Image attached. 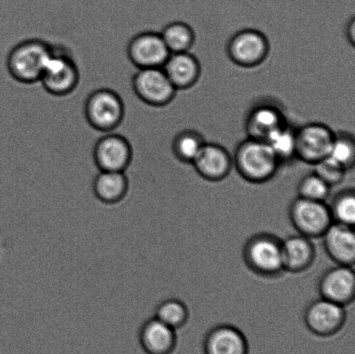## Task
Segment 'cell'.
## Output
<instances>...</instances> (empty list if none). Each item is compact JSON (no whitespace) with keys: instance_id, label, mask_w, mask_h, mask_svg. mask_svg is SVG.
I'll use <instances>...</instances> for the list:
<instances>
[{"instance_id":"obj_20","label":"cell","mask_w":355,"mask_h":354,"mask_svg":"<svg viewBox=\"0 0 355 354\" xmlns=\"http://www.w3.org/2000/svg\"><path fill=\"white\" fill-rule=\"evenodd\" d=\"M162 69L177 90L195 85L201 73L200 62L189 51L170 54Z\"/></svg>"},{"instance_id":"obj_5","label":"cell","mask_w":355,"mask_h":354,"mask_svg":"<svg viewBox=\"0 0 355 354\" xmlns=\"http://www.w3.org/2000/svg\"><path fill=\"white\" fill-rule=\"evenodd\" d=\"M85 114L87 121L94 130L110 133L123 123V100L112 89H96L86 100Z\"/></svg>"},{"instance_id":"obj_12","label":"cell","mask_w":355,"mask_h":354,"mask_svg":"<svg viewBox=\"0 0 355 354\" xmlns=\"http://www.w3.org/2000/svg\"><path fill=\"white\" fill-rule=\"evenodd\" d=\"M93 158L99 171L126 172L133 159V149L123 135L107 134L97 141Z\"/></svg>"},{"instance_id":"obj_16","label":"cell","mask_w":355,"mask_h":354,"mask_svg":"<svg viewBox=\"0 0 355 354\" xmlns=\"http://www.w3.org/2000/svg\"><path fill=\"white\" fill-rule=\"evenodd\" d=\"M322 238L327 254L336 265L354 266L355 263L354 227L333 223Z\"/></svg>"},{"instance_id":"obj_1","label":"cell","mask_w":355,"mask_h":354,"mask_svg":"<svg viewBox=\"0 0 355 354\" xmlns=\"http://www.w3.org/2000/svg\"><path fill=\"white\" fill-rule=\"evenodd\" d=\"M232 161L239 175L254 184L269 182L281 166L266 141L249 137L236 145Z\"/></svg>"},{"instance_id":"obj_15","label":"cell","mask_w":355,"mask_h":354,"mask_svg":"<svg viewBox=\"0 0 355 354\" xmlns=\"http://www.w3.org/2000/svg\"><path fill=\"white\" fill-rule=\"evenodd\" d=\"M138 341L146 354H171L176 348V330L152 317L139 329Z\"/></svg>"},{"instance_id":"obj_18","label":"cell","mask_w":355,"mask_h":354,"mask_svg":"<svg viewBox=\"0 0 355 354\" xmlns=\"http://www.w3.org/2000/svg\"><path fill=\"white\" fill-rule=\"evenodd\" d=\"M204 351L205 354H248V342L238 328L220 324L205 335Z\"/></svg>"},{"instance_id":"obj_14","label":"cell","mask_w":355,"mask_h":354,"mask_svg":"<svg viewBox=\"0 0 355 354\" xmlns=\"http://www.w3.org/2000/svg\"><path fill=\"white\" fill-rule=\"evenodd\" d=\"M191 165L202 178L211 182H220L232 171V155L220 145L205 142Z\"/></svg>"},{"instance_id":"obj_24","label":"cell","mask_w":355,"mask_h":354,"mask_svg":"<svg viewBox=\"0 0 355 354\" xmlns=\"http://www.w3.org/2000/svg\"><path fill=\"white\" fill-rule=\"evenodd\" d=\"M205 141L203 136L194 130L180 132L173 139L172 149L173 154L180 161L193 164L194 159L203 148Z\"/></svg>"},{"instance_id":"obj_4","label":"cell","mask_w":355,"mask_h":354,"mask_svg":"<svg viewBox=\"0 0 355 354\" xmlns=\"http://www.w3.org/2000/svg\"><path fill=\"white\" fill-rule=\"evenodd\" d=\"M40 82L51 96L62 97L75 91L80 82V71L68 48L52 44Z\"/></svg>"},{"instance_id":"obj_8","label":"cell","mask_w":355,"mask_h":354,"mask_svg":"<svg viewBox=\"0 0 355 354\" xmlns=\"http://www.w3.org/2000/svg\"><path fill=\"white\" fill-rule=\"evenodd\" d=\"M132 87L139 99L157 107L168 105L177 92L162 68L138 69L132 79Z\"/></svg>"},{"instance_id":"obj_23","label":"cell","mask_w":355,"mask_h":354,"mask_svg":"<svg viewBox=\"0 0 355 354\" xmlns=\"http://www.w3.org/2000/svg\"><path fill=\"white\" fill-rule=\"evenodd\" d=\"M161 35L171 54L189 51L195 41L194 31L189 24L180 21L168 24Z\"/></svg>"},{"instance_id":"obj_9","label":"cell","mask_w":355,"mask_h":354,"mask_svg":"<svg viewBox=\"0 0 355 354\" xmlns=\"http://www.w3.org/2000/svg\"><path fill=\"white\" fill-rule=\"evenodd\" d=\"M336 132L328 125L309 123L295 130L297 159L314 166L328 157L331 150Z\"/></svg>"},{"instance_id":"obj_17","label":"cell","mask_w":355,"mask_h":354,"mask_svg":"<svg viewBox=\"0 0 355 354\" xmlns=\"http://www.w3.org/2000/svg\"><path fill=\"white\" fill-rule=\"evenodd\" d=\"M287 123L283 110L277 104L266 102L257 104L246 118L247 137L264 141L271 132Z\"/></svg>"},{"instance_id":"obj_13","label":"cell","mask_w":355,"mask_h":354,"mask_svg":"<svg viewBox=\"0 0 355 354\" xmlns=\"http://www.w3.org/2000/svg\"><path fill=\"white\" fill-rule=\"evenodd\" d=\"M320 297L343 307L349 306L355 297V275L353 267L336 265L326 270L318 282Z\"/></svg>"},{"instance_id":"obj_11","label":"cell","mask_w":355,"mask_h":354,"mask_svg":"<svg viewBox=\"0 0 355 354\" xmlns=\"http://www.w3.org/2000/svg\"><path fill=\"white\" fill-rule=\"evenodd\" d=\"M128 57L138 69L162 68L169 57L161 33L144 31L132 38L127 48Z\"/></svg>"},{"instance_id":"obj_25","label":"cell","mask_w":355,"mask_h":354,"mask_svg":"<svg viewBox=\"0 0 355 354\" xmlns=\"http://www.w3.org/2000/svg\"><path fill=\"white\" fill-rule=\"evenodd\" d=\"M153 317L177 330L187 324L189 311L182 301L176 298H168L162 301L155 308Z\"/></svg>"},{"instance_id":"obj_29","label":"cell","mask_w":355,"mask_h":354,"mask_svg":"<svg viewBox=\"0 0 355 354\" xmlns=\"http://www.w3.org/2000/svg\"><path fill=\"white\" fill-rule=\"evenodd\" d=\"M314 166L315 168L313 172L321 177L331 187L342 182L347 172L342 166L333 161L329 156L323 159L322 161L316 163Z\"/></svg>"},{"instance_id":"obj_27","label":"cell","mask_w":355,"mask_h":354,"mask_svg":"<svg viewBox=\"0 0 355 354\" xmlns=\"http://www.w3.org/2000/svg\"><path fill=\"white\" fill-rule=\"evenodd\" d=\"M329 157L338 163L346 171L352 169L355 162V141L347 132L336 133Z\"/></svg>"},{"instance_id":"obj_26","label":"cell","mask_w":355,"mask_h":354,"mask_svg":"<svg viewBox=\"0 0 355 354\" xmlns=\"http://www.w3.org/2000/svg\"><path fill=\"white\" fill-rule=\"evenodd\" d=\"M333 223L354 227L355 223V192L353 188L340 191L329 204Z\"/></svg>"},{"instance_id":"obj_28","label":"cell","mask_w":355,"mask_h":354,"mask_svg":"<svg viewBox=\"0 0 355 354\" xmlns=\"http://www.w3.org/2000/svg\"><path fill=\"white\" fill-rule=\"evenodd\" d=\"M297 197L302 199L326 202L331 193V186L315 172H312L300 180L297 186Z\"/></svg>"},{"instance_id":"obj_2","label":"cell","mask_w":355,"mask_h":354,"mask_svg":"<svg viewBox=\"0 0 355 354\" xmlns=\"http://www.w3.org/2000/svg\"><path fill=\"white\" fill-rule=\"evenodd\" d=\"M51 50L52 44L41 38L21 41L7 55V71L16 82L23 85L40 82Z\"/></svg>"},{"instance_id":"obj_10","label":"cell","mask_w":355,"mask_h":354,"mask_svg":"<svg viewBox=\"0 0 355 354\" xmlns=\"http://www.w3.org/2000/svg\"><path fill=\"white\" fill-rule=\"evenodd\" d=\"M347 320L345 307L320 297L306 307L304 321L309 331L329 337L342 330Z\"/></svg>"},{"instance_id":"obj_21","label":"cell","mask_w":355,"mask_h":354,"mask_svg":"<svg viewBox=\"0 0 355 354\" xmlns=\"http://www.w3.org/2000/svg\"><path fill=\"white\" fill-rule=\"evenodd\" d=\"M128 178L125 172L100 171L92 182V192L101 203L114 204L127 195Z\"/></svg>"},{"instance_id":"obj_30","label":"cell","mask_w":355,"mask_h":354,"mask_svg":"<svg viewBox=\"0 0 355 354\" xmlns=\"http://www.w3.org/2000/svg\"><path fill=\"white\" fill-rule=\"evenodd\" d=\"M345 35L347 42L354 47L355 44V19L352 17L347 24Z\"/></svg>"},{"instance_id":"obj_19","label":"cell","mask_w":355,"mask_h":354,"mask_svg":"<svg viewBox=\"0 0 355 354\" xmlns=\"http://www.w3.org/2000/svg\"><path fill=\"white\" fill-rule=\"evenodd\" d=\"M282 252L285 272H304L315 259V248L311 238L299 233L282 239Z\"/></svg>"},{"instance_id":"obj_22","label":"cell","mask_w":355,"mask_h":354,"mask_svg":"<svg viewBox=\"0 0 355 354\" xmlns=\"http://www.w3.org/2000/svg\"><path fill=\"white\" fill-rule=\"evenodd\" d=\"M264 141L270 145L281 165L297 159L295 130L290 124H285L271 132Z\"/></svg>"},{"instance_id":"obj_7","label":"cell","mask_w":355,"mask_h":354,"mask_svg":"<svg viewBox=\"0 0 355 354\" xmlns=\"http://www.w3.org/2000/svg\"><path fill=\"white\" fill-rule=\"evenodd\" d=\"M226 51L233 64L243 68H254L266 61L270 52V43L261 31L243 29L233 35Z\"/></svg>"},{"instance_id":"obj_6","label":"cell","mask_w":355,"mask_h":354,"mask_svg":"<svg viewBox=\"0 0 355 354\" xmlns=\"http://www.w3.org/2000/svg\"><path fill=\"white\" fill-rule=\"evenodd\" d=\"M288 218L297 233L309 238H322L333 224L327 202L297 197L288 208Z\"/></svg>"},{"instance_id":"obj_3","label":"cell","mask_w":355,"mask_h":354,"mask_svg":"<svg viewBox=\"0 0 355 354\" xmlns=\"http://www.w3.org/2000/svg\"><path fill=\"white\" fill-rule=\"evenodd\" d=\"M245 265L257 275L277 277L284 273L282 239L266 232L257 233L246 241L243 249Z\"/></svg>"}]
</instances>
